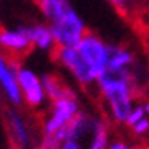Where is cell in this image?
<instances>
[{
    "mask_svg": "<svg viewBox=\"0 0 149 149\" xmlns=\"http://www.w3.org/2000/svg\"><path fill=\"white\" fill-rule=\"evenodd\" d=\"M100 95L105 102L110 118L118 125H126L130 111L136 105L134 79L131 74L113 75L107 74L97 82Z\"/></svg>",
    "mask_w": 149,
    "mask_h": 149,
    "instance_id": "obj_1",
    "label": "cell"
},
{
    "mask_svg": "<svg viewBox=\"0 0 149 149\" xmlns=\"http://www.w3.org/2000/svg\"><path fill=\"white\" fill-rule=\"evenodd\" d=\"M75 48L80 53L85 64L88 66L95 82H98L108 74V59L111 44L105 43L97 33L87 31Z\"/></svg>",
    "mask_w": 149,
    "mask_h": 149,
    "instance_id": "obj_2",
    "label": "cell"
},
{
    "mask_svg": "<svg viewBox=\"0 0 149 149\" xmlns=\"http://www.w3.org/2000/svg\"><path fill=\"white\" fill-rule=\"evenodd\" d=\"M48 25L53 31L57 48H74L87 33L85 22L74 10V7L67 8L61 15H57Z\"/></svg>",
    "mask_w": 149,
    "mask_h": 149,
    "instance_id": "obj_3",
    "label": "cell"
},
{
    "mask_svg": "<svg viewBox=\"0 0 149 149\" xmlns=\"http://www.w3.org/2000/svg\"><path fill=\"white\" fill-rule=\"evenodd\" d=\"M80 111V103L75 92L70 88L66 95L51 102L49 110L43 120V134H57L62 128H66Z\"/></svg>",
    "mask_w": 149,
    "mask_h": 149,
    "instance_id": "obj_4",
    "label": "cell"
},
{
    "mask_svg": "<svg viewBox=\"0 0 149 149\" xmlns=\"http://www.w3.org/2000/svg\"><path fill=\"white\" fill-rule=\"evenodd\" d=\"M17 77H18L20 90H22L23 103L28 105L31 110L43 108L46 105V102H48V95L44 92L41 75H38L35 70L28 69V67L18 66Z\"/></svg>",
    "mask_w": 149,
    "mask_h": 149,
    "instance_id": "obj_5",
    "label": "cell"
},
{
    "mask_svg": "<svg viewBox=\"0 0 149 149\" xmlns=\"http://www.w3.org/2000/svg\"><path fill=\"white\" fill-rule=\"evenodd\" d=\"M54 57H56L57 64L64 70H67L69 75H72V79L79 85L85 87V85L97 84L88 66L85 64V61L82 59V56L75 46L74 48H56L54 49Z\"/></svg>",
    "mask_w": 149,
    "mask_h": 149,
    "instance_id": "obj_6",
    "label": "cell"
},
{
    "mask_svg": "<svg viewBox=\"0 0 149 149\" xmlns=\"http://www.w3.org/2000/svg\"><path fill=\"white\" fill-rule=\"evenodd\" d=\"M17 69H18L17 59H12V57H8L5 53L0 51V92L15 107L23 103L22 90H20V85H18Z\"/></svg>",
    "mask_w": 149,
    "mask_h": 149,
    "instance_id": "obj_7",
    "label": "cell"
},
{
    "mask_svg": "<svg viewBox=\"0 0 149 149\" xmlns=\"http://www.w3.org/2000/svg\"><path fill=\"white\" fill-rule=\"evenodd\" d=\"M33 48L28 26L18 28H0V51L8 57H17L26 54Z\"/></svg>",
    "mask_w": 149,
    "mask_h": 149,
    "instance_id": "obj_8",
    "label": "cell"
},
{
    "mask_svg": "<svg viewBox=\"0 0 149 149\" xmlns=\"http://www.w3.org/2000/svg\"><path fill=\"white\" fill-rule=\"evenodd\" d=\"M97 120H98L97 116H92L87 111H82L80 110L79 113H77V116L66 128H62L56 136L61 141H67V139L80 141V139H84V138H87V136L92 134Z\"/></svg>",
    "mask_w": 149,
    "mask_h": 149,
    "instance_id": "obj_9",
    "label": "cell"
},
{
    "mask_svg": "<svg viewBox=\"0 0 149 149\" xmlns=\"http://www.w3.org/2000/svg\"><path fill=\"white\" fill-rule=\"evenodd\" d=\"M136 62L134 53L125 46H111L108 59V74L126 75L131 74V69Z\"/></svg>",
    "mask_w": 149,
    "mask_h": 149,
    "instance_id": "obj_10",
    "label": "cell"
},
{
    "mask_svg": "<svg viewBox=\"0 0 149 149\" xmlns=\"http://www.w3.org/2000/svg\"><path fill=\"white\" fill-rule=\"evenodd\" d=\"M7 128H8L10 138L18 149H26L31 144V133L26 120L18 111H8L7 113Z\"/></svg>",
    "mask_w": 149,
    "mask_h": 149,
    "instance_id": "obj_11",
    "label": "cell"
},
{
    "mask_svg": "<svg viewBox=\"0 0 149 149\" xmlns=\"http://www.w3.org/2000/svg\"><path fill=\"white\" fill-rule=\"evenodd\" d=\"M28 30H30L33 48L40 49V51H54L57 48L53 31H51L48 23H35V25L28 26Z\"/></svg>",
    "mask_w": 149,
    "mask_h": 149,
    "instance_id": "obj_12",
    "label": "cell"
},
{
    "mask_svg": "<svg viewBox=\"0 0 149 149\" xmlns=\"http://www.w3.org/2000/svg\"><path fill=\"white\" fill-rule=\"evenodd\" d=\"M110 143V125L107 120L98 118L93 126V131L90 134V143H88V149H108Z\"/></svg>",
    "mask_w": 149,
    "mask_h": 149,
    "instance_id": "obj_13",
    "label": "cell"
},
{
    "mask_svg": "<svg viewBox=\"0 0 149 149\" xmlns=\"http://www.w3.org/2000/svg\"><path fill=\"white\" fill-rule=\"evenodd\" d=\"M41 80H43L44 92H46V95H48L49 102H53V100H56V98H59V97L66 95V93L70 90L66 84L54 74H43L41 75Z\"/></svg>",
    "mask_w": 149,
    "mask_h": 149,
    "instance_id": "obj_14",
    "label": "cell"
},
{
    "mask_svg": "<svg viewBox=\"0 0 149 149\" xmlns=\"http://www.w3.org/2000/svg\"><path fill=\"white\" fill-rule=\"evenodd\" d=\"M38 5H40L43 17L48 20V23L51 20H54L57 15H61L62 12H66L67 8L72 7L69 0H41Z\"/></svg>",
    "mask_w": 149,
    "mask_h": 149,
    "instance_id": "obj_15",
    "label": "cell"
},
{
    "mask_svg": "<svg viewBox=\"0 0 149 149\" xmlns=\"http://www.w3.org/2000/svg\"><path fill=\"white\" fill-rule=\"evenodd\" d=\"M61 144L62 141L56 134H43L38 149H61Z\"/></svg>",
    "mask_w": 149,
    "mask_h": 149,
    "instance_id": "obj_16",
    "label": "cell"
},
{
    "mask_svg": "<svg viewBox=\"0 0 149 149\" xmlns=\"http://www.w3.org/2000/svg\"><path fill=\"white\" fill-rule=\"evenodd\" d=\"M144 116H148L144 111V108H143V103H136L134 107H133V110L130 111V116H128V121H126V126H133L136 121H139V120H143Z\"/></svg>",
    "mask_w": 149,
    "mask_h": 149,
    "instance_id": "obj_17",
    "label": "cell"
},
{
    "mask_svg": "<svg viewBox=\"0 0 149 149\" xmlns=\"http://www.w3.org/2000/svg\"><path fill=\"white\" fill-rule=\"evenodd\" d=\"M131 128V131L134 136H146L149 133V116H144L143 120H139V121H136Z\"/></svg>",
    "mask_w": 149,
    "mask_h": 149,
    "instance_id": "obj_18",
    "label": "cell"
},
{
    "mask_svg": "<svg viewBox=\"0 0 149 149\" xmlns=\"http://www.w3.org/2000/svg\"><path fill=\"white\" fill-rule=\"evenodd\" d=\"M108 149H143V148H139V146H136V144H131V143L123 141V139H115L110 143Z\"/></svg>",
    "mask_w": 149,
    "mask_h": 149,
    "instance_id": "obj_19",
    "label": "cell"
},
{
    "mask_svg": "<svg viewBox=\"0 0 149 149\" xmlns=\"http://www.w3.org/2000/svg\"><path fill=\"white\" fill-rule=\"evenodd\" d=\"M61 149H88V146H84L80 141L67 139V141H62Z\"/></svg>",
    "mask_w": 149,
    "mask_h": 149,
    "instance_id": "obj_20",
    "label": "cell"
},
{
    "mask_svg": "<svg viewBox=\"0 0 149 149\" xmlns=\"http://www.w3.org/2000/svg\"><path fill=\"white\" fill-rule=\"evenodd\" d=\"M108 2L111 5H115V7H120V8H121V7H125V5H126L128 0H108Z\"/></svg>",
    "mask_w": 149,
    "mask_h": 149,
    "instance_id": "obj_21",
    "label": "cell"
},
{
    "mask_svg": "<svg viewBox=\"0 0 149 149\" xmlns=\"http://www.w3.org/2000/svg\"><path fill=\"white\" fill-rule=\"evenodd\" d=\"M143 108H144V111H146V115L149 116V100H146V102H143Z\"/></svg>",
    "mask_w": 149,
    "mask_h": 149,
    "instance_id": "obj_22",
    "label": "cell"
},
{
    "mask_svg": "<svg viewBox=\"0 0 149 149\" xmlns=\"http://www.w3.org/2000/svg\"><path fill=\"white\" fill-rule=\"evenodd\" d=\"M148 53H149V38H148Z\"/></svg>",
    "mask_w": 149,
    "mask_h": 149,
    "instance_id": "obj_23",
    "label": "cell"
},
{
    "mask_svg": "<svg viewBox=\"0 0 149 149\" xmlns=\"http://www.w3.org/2000/svg\"><path fill=\"white\" fill-rule=\"evenodd\" d=\"M33 2H36V3H40V2H41V0H33Z\"/></svg>",
    "mask_w": 149,
    "mask_h": 149,
    "instance_id": "obj_24",
    "label": "cell"
}]
</instances>
